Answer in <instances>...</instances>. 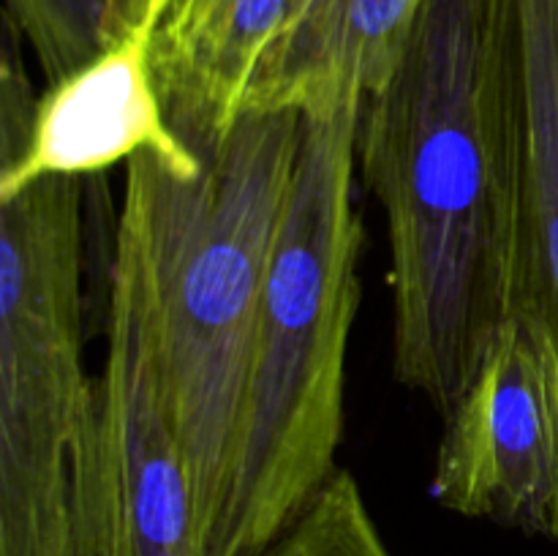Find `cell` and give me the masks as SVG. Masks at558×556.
<instances>
[{
  "mask_svg": "<svg viewBox=\"0 0 558 556\" xmlns=\"http://www.w3.org/2000/svg\"><path fill=\"white\" fill-rule=\"evenodd\" d=\"M526 164L518 0H428L363 98L357 169L387 223L392 371L441 420L526 305Z\"/></svg>",
  "mask_w": 558,
  "mask_h": 556,
  "instance_id": "obj_1",
  "label": "cell"
},
{
  "mask_svg": "<svg viewBox=\"0 0 558 556\" xmlns=\"http://www.w3.org/2000/svg\"><path fill=\"white\" fill-rule=\"evenodd\" d=\"M300 140L298 109H248L207 158L140 153L125 164L120 210L145 256L158 379L194 483L199 554L227 491Z\"/></svg>",
  "mask_w": 558,
  "mask_h": 556,
  "instance_id": "obj_2",
  "label": "cell"
},
{
  "mask_svg": "<svg viewBox=\"0 0 558 556\" xmlns=\"http://www.w3.org/2000/svg\"><path fill=\"white\" fill-rule=\"evenodd\" d=\"M360 107L363 96L347 93L303 112L227 491L199 556H262L341 469L363 249L354 205Z\"/></svg>",
  "mask_w": 558,
  "mask_h": 556,
  "instance_id": "obj_3",
  "label": "cell"
},
{
  "mask_svg": "<svg viewBox=\"0 0 558 556\" xmlns=\"http://www.w3.org/2000/svg\"><path fill=\"white\" fill-rule=\"evenodd\" d=\"M71 501L80 556H199L194 483L158 379L145 256L123 210L107 352L71 445Z\"/></svg>",
  "mask_w": 558,
  "mask_h": 556,
  "instance_id": "obj_4",
  "label": "cell"
},
{
  "mask_svg": "<svg viewBox=\"0 0 558 556\" xmlns=\"http://www.w3.org/2000/svg\"><path fill=\"white\" fill-rule=\"evenodd\" d=\"M430 496L447 510L558 540V336L521 309L445 418Z\"/></svg>",
  "mask_w": 558,
  "mask_h": 556,
  "instance_id": "obj_5",
  "label": "cell"
},
{
  "mask_svg": "<svg viewBox=\"0 0 558 556\" xmlns=\"http://www.w3.org/2000/svg\"><path fill=\"white\" fill-rule=\"evenodd\" d=\"M140 27L65 80L47 85L20 153L0 161V202L49 178H90L140 153L199 158L169 129Z\"/></svg>",
  "mask_w": 558,
  "mask_h": 556,
  "instance_id": "obj_6",
  "label": "cell"
},
{
  "mask_svg": "<svg viewBox=\"0 0 558 556\" xmlns=\"http://www.w3.org/2000/svg\"><path fill=\"white\" fill-rule=\"evenodd\" d=\"M314 0H163L150 36L169 129L207 158L245 112L267 55Z\"/></svg>",
  "mask_w": 558,
  "mask_h": 556,
  "instance_id": "obj_7",
  "label": "cell"
},
{
  "mask_svg": "<svg viewBox=\"0 0 558 556\" xmlns=\"http://www.w3.org/2000/svg\"><path fill=\"white\" fill-rule=\"evenodd\" d=\"M428 0H314L265 58L248 109L311 112L347 93L379 90L407 49Z\"/></svg>",
  "mask_w": 558,
  "mask_h": 556,
  "instance_id": "obj_8",
  "label": "cell"
},
{
  "mask_svg": "<svg viewBox=\"0 0 558 556\" xmlns=\"http://www.w3.org/2000/svg\"><path fill=\"white\" fill-rule=\"evenodd\" d=\"M526 71V305L558 336V0H518Z\"/></svg>",
  "mask_w": 558,
  "mask_h": 556,
  "instance_id": "obj_9",
  "label": "cell"
},
{
  "mask_svg": "<svg viewBox=\"0 0 558 556\" xmlns=\"http://www.w3.org/2000/svg\"><path fill=\"white\" fill-rule=\"evenodd\" d=\"M158 0H5V20L38 60L47 85L65 80L140 27L153 31Z\"/></svg>",
  "mask_w": 558,
  "mask_h": 556,
  "instance_id": "obj_10",
  "label": "cell"
},
{
  "mask_svg": "<svg viewBox=\"0 0 558 556\" xmlns=\"http://www.w3.org/2000/svg\"><path fill=\"white\" fill-rule=\"evenodd\" d=\"M262 556H396L352 472L338 469Z\"/></svg>",
  "mask_w": 558,
  "mask_h": 556,
  "instance_id": "obj_11",
  "label": "cell"
}]
</instances>
